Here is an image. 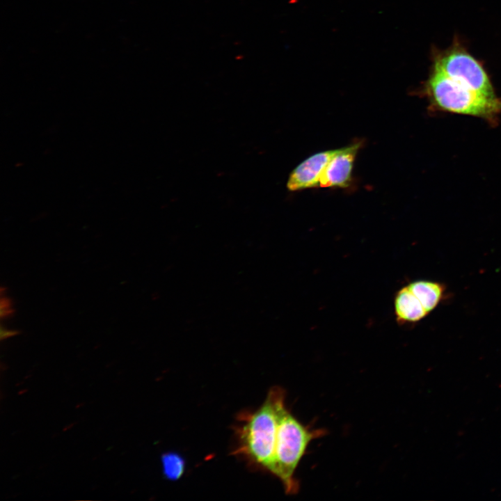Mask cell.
I'll return each instance as SVG.
<instances>
[{
    "label": "cell",
    "mask_w": 501,
    "mask_h": 501,
    "mask_svg": "<svg viewBox=\"0 0 501 501\" xmlns=\"http://www.w3.org/2000/svg\"><path fill=\"white\" fill-rule=\"evenodd\" d=\"M163 474L166 479L175 481L184 473L185 461L179 454L173 452H166L161 456Z\"/></svg>",
    "instance_id": "9"
},
{
    "label": "cell",
    "mask_w": 501,
    "mask_h": 501,
    "mask_svg": "<svg viewBox=\"0 0 501 501\" xmlns=\"http://www.w3.org/2000/svg\"><path fill=\"white\" fill-rule=\"evenodd\" d=\"M285 406V391L273 386L263 404L255 411L237 416L234 446L231 454L244 459L255 470L269 472L275 454L280 417Z\"/></svg>",
    "instance_id": "1"
},
{
    "label": "cell",
    "mask_w": 501,
    "mask_h": 501,
    "mask_svg": "<svg viewBox=\"0 0 501 501\" xmlns=\"http://www.w3.org/2000/svg\"><path fill=\"white\" fill-rule=\"evenodd\" d=\"M326 434L324 429H308L285 407L280 417L273 460L269 472L283 484L287 494L298 492L294 473L306 449L313 439Z\"/></svg>",
    "instance_id": "2"
},
{
    "label": "cell",
    "mask_w": 501,
    "mask_h": 501,
    "mask_svg": "<svg viewBox=\"0 0 501 501\" xmlns=\"http://www.w3.org/2000/svg\"><path fill=\"white\" fill-rule=\"evenodd\" d=\"M337 150V149L317 152L300 163L289 175L287 189L296 191L319 186L323 171Z\"/></svg>",
    "instance_id": "6"
},
{
    "label": "cell",
    "mask_w": 501,
    "mask_h": 501,
    "mask_svg": "<svg viewBox=\"0 0 501 501\" xmlns=\"http://www.w3.org/2000/svg\"><path fill=\"white\" fill-rule=\"evenodd\" d=\"M17 332L15 331H10L8 329H6L3 328V326L1 327V339L4 340L6 338H8L9 337H12L14 335H16Z\"/></svg>",
    "instance_id": "10"
},
{
    "label": "cell",
    "mask_w": 501,
    "mask_h": 501,
    "mask_svg": "<svg viewBox=\"0 0 501 501\" xmlns=\"http://www.w3.org/2000/svg\"><path fill=\"white\" fill-rule=\"evenodd\" d=\"M360 143L337 149L326 164L319 180L323 188H347L350 185L355 158Z\"/></svg>",
    "instance_id": "5"
},
{
    "label": "cell",
    "mask_w": 501,
    "mask_h": 501,
    "mask_svg": "<svg viewBox=\"0 0 501 501\" xmlns=\"http://www.w3.org/2000/svg\"><path fill=\"white\" fill-rule=\"evenodd\" d=\"M424 90L434 106L457 114L493 118L501 112V100L478 93L433 68Z\"/></svg>",
    "instance_id": "3"
},
{
    "label": "cell",
    "mask_w": 501,
    "mask_h": 501,
    "mask_svg": "<svg viewBox=\"0 0 501 501\" xmlns=\"http://www.w3.org/2000/svg\"><path fill=\"white\" fill-rule=\"evenodd\" d=\"M434 68L478 93L496 97L482 65L462 49L455 47L436 56Z\"/></svg>",
    "instance_id": "4"
},
{
    "label": "cell",
    "mask_w": 501,
    "mask_h": 501,
    "mask_svg": "<svg viewBox=\"0 0 501 501\" xmlns=\"http://www.w3.org/2000/svg\"><path fill=\"white\" fill-rule=\"evenodd\" d=\"M394 308L396 319L401 324L418 322L429 314L408 285L396 293Z\"/></svg>",
    "instance_id": "7"
},
{
    "label": "cell",
    "mask_w": 501,
    "mask_h": 501,
    "mask_svg": "<svg viewBox=\"0 0 501 501\" xmlns=\"http://www.w3.org/2000/svg\"><path fill=\"white\" fill-rule=\"evenodd\" d=\"M408 287L429 313L440 303L445 290L444 285L425 280L413 281Z\"/></svg>",
    "instance_id": "8"
}]
</instances>
